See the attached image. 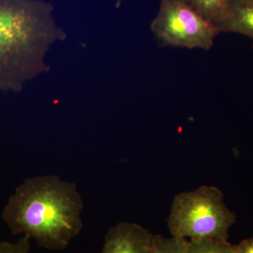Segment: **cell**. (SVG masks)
I'll list each match as a JSON object with an SVG mask.
<instances>
[{
  "mask_svg": "<svg viewBox=\"0 0 253 253\" xmlns=\"http://www.w3.org/2000/svg\"><path fill=\"white\" fill-rule=\"evenodd\" d=\"M66 38L44 0H0V93L18 92L46 72L48 55Z\"/></svg>",
  "mask_w": 253,
  "mask_h": 253,
  "instance_id": "obj_2",
  "label": "cell"
},
{
  "mask_svg": "<svg viewBox=\"0 0 253 253\" xmlns=\"http://www.w3.org/2000/svg\"><path fill=\"white\" fill-rule=\"evenodd\" d=\"M235 253H253V236L233 246Z\"/></svg>",
  "mask_w": 253,
  "mask_h": 253,
  "instance_id": "obj_11",
  "label": "cell"
},
{
  "mask_svg": "<svg viewBox=\"0 0 253 253\" xmlns=\"http://www.w3.org/2000/svg\"><path fill=\"white\" fill-rule=\"evenodd\" d=\"M216 28L219 34L237 33L253 39V0H229Z\"/></svg>",
  "mask_w": 253,
  "mask_h": 253,
  "instance_id": "obj_6",
  "label": "cell"
},
{
  "mask_svg": "<svg viewBox=\"0 0 253 253\" xmlns=\"http://www.w3.org/2000/svg\"><path fill=\"white\" fill-rule=\"evenodd\" d=\"M236 214L226 206L224 194L214 186L184 191L173 199L168 219L174 237L227 241Z\"/></svg>",
  "mask_w": 253,
  "mask_h": 253,
  "instance_id": "obj_3",
  "label": "cell"
},
{
  "mask_svg": "<svg viewBox=\"0 0 253 253\" xmlns=\"http://www.w3.org/2000/svg\"><path fill=\"white\" fill-rule=\"evenodd\" d=\"M83 208L75 183L56 175L36 176L16 188L2 219L14 235L27 236L43 249L61 251L83 230Z\"/></svg>",
  "mask_w": 253,
  "mask_h": 253,
  "instance_id": "obj_1",
  "label": "cell"
},
{
  "mask_svg": "<svg viewBox=\"0 0 253 253\" xmlns=\"http://www.w3.org/2000/svg\"><path fill=\"white\" fill-rule=\"evenodd\" d=\"M183 253H235L228 241L213 239L186 240Z\"/></svg>",
  "mask_w": 253,
  "mask_h": 253,
  "instance_id": "obj_8",
  "label": "cell"
},
{
  "mask_svg": "<svg viewBox=\"0 0 253 253\" xmlns=\"http://www.w3.org/2000/svg\"><path fill=\"white\" fill-rule=\"evenodd\" d=\"M186 240L152 234L149 253H183Z\"/></svg>",
  "mask_w": 253,
  "mask_h": 253,
  "instance_id": "obj_9",
  "label": "cell"
},
{
  "mask_svg": "<svg viewBox=\"0 0 253 253\" xmlns=\"http://www.w3.org/2000/svg\"><path fill=\"white\" fill-rule=\"evenodd\" d=\"M204 19L214 26L221 21L229 0H187Z\"/></svg>",
  "mask_w": 253,
  "mask_h": 253,
  "instance_id": "obj_7",
  "label": "cell"
},
{
  "mask_svg": "<svg viewBox=\"0 0 253 253\" xmlns=\"http://www.w3.org/2000/svg\"><path fill=\"white\" fill-rule=\"evenodd\" d=\"M151 30L163 46L209 51L219 34L187 0H161Z\"/></svg>",
  "mask_w": 253,
  "mask_h": 253,
  "instance_id": "obj_4",
  "label": "cell"
},
{
  "mask_svg": "<svg viewBox=\"0 0 253 253\" xmlns=\"http://www.w3.org/2000/svg\"><path fill=\"white\" fill-rule=\"evenodd\" d=\"M31 238L23 236L16 242H0V253H29Z\"/></svg>",
  "mask_w": 253,
  "mask_h": 253,
  "instance_id": "obj_10",
  "label": "cell"
},
{
  "mask_svg": "<svg viewBox=\"0 0 253 253\" xmlns=\"http://www.w3.org/2000/svg\"><path fill=\"white\" fill-rule=\"evenodd\" d=\"M151 236L142 226L122 221L108 230L99 253H149Z\"/></svg>",
  "mask_w": 253,
  "mask_h": 253,
  "instance_id": "obj_5",
  "label": "cell"
}]
</instances>
